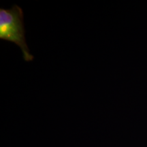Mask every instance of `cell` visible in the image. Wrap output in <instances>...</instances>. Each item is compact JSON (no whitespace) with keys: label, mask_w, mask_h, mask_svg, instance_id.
I'll return each mask as SVG.
<instances>
[{"label":"cell","mask_w":147,"mask_h":147,"mask_svg":"<svg viewBox=\"0 0 147 147\" xmlns=\"http://www.w3.org/2000/svg\"><path fill=\"white\" fill-rule=\"evenodd\" d=\"M23 21V9L18 5L10 9L0 8V39L16 44L21 49L23 59L28 62L34 57L27 46Z\"/></svg>","instance_id":"6da1fadb"}]
</instances>
